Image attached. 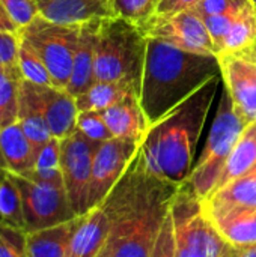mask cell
<instances>
[{
	"mask_svg": "<svg viewBox=\"0 0 256 257\" xmlns=\"http://www.w3.org/2000/svg\"><path fill=\"white\" fill-rule=\"evenodd\" d=\"M113 17L127 20L139 27L148 23L155 14L158 0H109Z\"/></svg>",
	"mask_w": 256,
	"mask_h": 257,
	"instance_id": "30",
	"label": "cell"
},
{
	"mask_svg": "<svg viewBox=\"0 0 256 257\" xmlns=\"http://www.w3.org/2000/svg\"><path fill=\"white\" fill-rule=\"evenodd\" d=\"M21 83L23 75L18 65H0V130L18 120Z\"/></svg>",
	"mask_w": 256,
	"mask_h": 257,
	"instance_id": "25",
	"label": "cell"
},
{
	"mask_svg": "<svg viewBox=\"0 0 256 257\" xmlns=\"http://www.w3.org/2000/svg\"><path fill=\"white\" fill-rule=\"evenodd\" d=\"M30 143L33 145L36 154L38 151L53 137L47 120L38 105L33 84L23 80L20 89V104H18V120H17Z\"/></svg>",
	"mask_w": 256,
	"mask_h": 257,
	"instance_id": "21",
	"label": "cell"
},
{
	"mask_svg": "<svg viewBox=\"0 0 256 257\" xmlns=\"http://www.w3.org/2000/svg\"><path fill=\"white\" fill-rule=\"evenodd\" d=\"M250 3L253 5V8H255V12H256V0H250Z\"/></svg>",
	"mask_w": 256,
	"mask_h": 257,
	"instance_id": "44",
	"label": "cell"
},
{
	"mask_svg": "<svg viewBox=\"0 0 256 257\" xmlns=\"http://www.w3.org/2000/svg\"><path fill=\"white\" fill-rule=\"evenodd\" d=\"M98 26H100V20L88 21L80 26L78 42H77V48L74 54V62H72V71H71L69 81L65 87L74 98L86 92L95 83L94 63H95V45H97Z\"/></svg>",
	"mask_w": 256,
	"mask_h": 257,
	"instance_id": "17",
	"label": "cell"
},
{
	"mask_svg": "<svg viewBox=\"0 0 256 257\" xmlns=\"http://www.w3.org/2000/svg\"><path fill=\"white\" fill-rule=\"evenodd\" d=\"M223 87L228 90L235 113L249 125L256 122V66L235 54H219Z\"/></svg>",
	"mask_w": 256,
	"mask_h": 257,
	"instance_id": "12",
	"label": "cell"
},
{
	"mask_svg": "<svg viewBox=\"0 0 256 257\" xmlns=\"http://www.w3.org/2000/svg\"><path fill=\"white\" fill-rule=\"evenodd\" d=\"M207 217L228 244L246 245L256 242V211H226L207 214Z\"/></svg>",
	"mask_w": 256,
	"mask_h": 257,
	"instance_id": "22",
	"label": "cell"
},
{
	"mask_svg": "<svg viewBox=\"0 0 256 257\" xmlns=\"http://www.w3.org/2000/svg\"><path fill=\"white\" fill-rule=\"evenodd\" d=\"M220 75L216 54H201L146 36L140 105L149 126Z\"/></svg>",
	"mask_w": 256,
	"mask_h": 257,
	"instance_id": "2",
	"label": "cell"
},
{
	"mask_svg": "<svg viewBox=\"0 0 256 257\" xmlns=\"http://www.w3.org/2000/svg\"><path fill=\"white\" fill-rule=\"evenodd\" d=\"M205 214L256 211V169L231 181L202 200Z\"/></svg>",
	"mask_w": 256,
	"mask_h": 257,
	"instance_id": "18",
	"label": "cell"
},
{
	"mask_svg": "<svg viewBox=\"0 0 256 257\" xmlns=\"http://www.w3.org/2000/svg\"><path fill=\"white\" fill-rule=\"evenodd\" d=\"M253 42H256V12L253 5L249 2L237 12L222 41L217 56L235 54L240 50L252 45Z\"/></svg>",
	"mask_w": 256,
	"mask_h": 257,
	"instance_id": "24",
	"label": "cell"
},
{
	"mask_svg": "<svg viewBox=\"0 0 256 257\" xmlns=\"http://www.w3.org/2000/svg\"><path fill=\"white\" fill-rule=\"evenodd\" d=\"M256 169V122L249 123L232 149L216 190ZM214 190V191H216ZM213 191V193H214ZM211 193V194H213Z\"/></svg>",
	"mask_w": 256,
	"mask_h": 257,
	"instance_id": "23",
	"label": "cell"
},
{
	"mask_svg": "<svg viewBox=\"0 0 256 257\" xmlns=\"http://www.w3.org/2000/svg\"><path fill=\"white\" fill-rule=\"evenodd\" d=\"M240 8L241 6L235 5L232 0H201L192 11L201 18H204L228 12H237Z\"/></svg>",
	"mask_w": 256,
	"mask_h": 257,
	"instance_id": "37",
	"label": "cell"
},
{
	"mask_svg": "<svg viewBox=\"0 0 256 257\" xmlns=\"http://www.w3.org/2000/svg\"><path fill=\"white\" fill-rule=\"evenodd\" d=\"M0 155L6 173L26 175L33 170L36 151L18 122L0 130Z\"/></svg>",
	"mask_w": 256,
	"mask_h": 257,
	"instance_id": "19",
	"label": "cell"
},
{
	"mask_svg": "<svg viewBox=\"0 0 256 257\" xmlns=\"http://www.w3.org/2000/svg\"><path fill=\"white\" fill-rule=\"evenodd\" d=\"M80 215L75 218L41 229L36 232H26V250L29 257H66L72 233L78 224Z\"/></svg>",
	"mask_w": 256,
	"mask_h": 257,
	"instance_id": "20",
	"label": "cell"
},
{
	"mask_svg": "<svg viewBox=\"0 0 256 257\" xmlns=\"http://www.w3.org/2000/svg\"><path fill=\"white\" fill-rule=\"evenodd\" d=\"M201 0H158L157 14L158 15H170L184 11H192Z\"/></svg>",
	"mask_w": 256,
	"mask_h": 257,
	"instance_id": "38",
	"label": "cell"
},
{
	"mask_svg": "<svg viewBox=\"0 0 256 257\" xmlns=\"http://www.w3.org/2000/svg\"><path fill=\"white\" fill-rule=\"evenodd\" d=\"M101 113L113 137L134 140L142 145L148 133L149 122L137 95L127 93L124 98Z\"/></svg>",
	"mask_w": 256,
	"mask_h": 257,
	"instance_id": "15",
	"label": "cell"
},
{
	"mask_svg": "<svg viewBox=\"0 0 256 257\" xmlns=\"http://www.w3.org/2000/svg\"><path fill=\"white\" fill-rule=\"evenodd\" d=\"M33 90L51 136L62 140L72 134L78 116L75 98L66 89L56 86L33 84Z\"/></svg>",
	"mask_w": 256,
	"mask_h": 257,
	"instance_id": "13",
	"label": "cell"
},
{
	"mask_svg": "<svg viewBox=\"0 0 256 257\" xmlns=\"http://www.w3.org/2000/svg\"><path fill=\"white\" fill-rule=\"evenodd\" d=\"M23 176H32L39 181L63 185V178L60 170V139L51 137L38 151L33 170Z\"/></svg>",
	"mask_w": 256,
	"mask_h": 257,
	"instance_id": "27",
	"label": "cell"
},
{
	"mask_svg": "<svg viewBox=\"0 0 256 257\" xmlns=\"http://www.w3.org/2000/svg\"><path fill=\"white\" fill-rule=\"evenodd\" d=\"M39 15L45 20L63 24L80 26L88 21L113 17L109 0H36Z\"/></svg>",
	"mask_w": 256,
	"mask_h": 257,
	"instance_id": "14",
	"label": "cell"
},
{
	"mask_svg": "<svg viewBox=\"0 0 256 257\" xmlns=\"http://www.w3.org/2000/svg\"><path fill=\"white\" fill-rule=\"evenodd\" d=\"M140 29L146 36L161 39L178 48L201 54H216L211 35L204 20L193 11L170 15L155 14Z\"/></svg>",
	"mask_w": 256,
	"mask_h": 257,
	"instance_id": "11",
	"label": "cell"
},
{
	"mask_svg": "<svg viewBox=\"0 0 256 257\" xmlns=\"http://www.w3.org/2000/svg\"><path fill=\"white\" fill-rule=\"evenodd\" d=\"M5 6L6 12L15 23V26L20 29L30 24L38 15V2L36 0H0Z\"/></svg>",
	"mask_w": 256,
	"mask_h": 257,
	"instance_id": "33",
	"label": "cell"
},
{
	"mask_svg": "<svg viewBox=\"0 0 256 257\" xmlns=\"http://www.w3.org/2000/svg\"><path fill=\"white\" fill-rule=\"evenodd\" d=\"M146 60V35L127 20H100L95 45V81L116 83L140 98Z\"/></svg>",
	"mask_w": 256,
	"mask_h": 257,
	"instance_id": "4",
	"label": "cell"
},
{
	"mask_svg": "<svg viewBox=\"0 0 256 257\" xmlns=\"http://www.w3.org/2000/svg\"><path fill=\"white\" fill-rule=\"evenodd\" d=\"M222 75L211 78L184 102L148 128L140 145L148 169L170 182L183 184L193 170V157Z\"/></svg>",
	"mask_w": 256,
	"mask_h": 257,
	"instance_id": "3",
	"label": "cell"
},
{
	"mask_svg": "<svg viewBox=\"0 0 256 257\" xmlns=\"http://www.w3.org/2000/svg\"><path fill=\"white\" fill-rule=\"evenodd\" d=\"M152 257H178L177 253V242H175V232H174V220H172V214L169 211L158 238L155 241L154 245V251Z\"/></svg>",
	"mask_w": 256,
	"mask_h": 257,
	"instance_id": "34",
	"label": "cell"
},
{
	"mask_svg": "<svg viewBox=\"0 0 256 257\" xmlns=\"http://www.w3.org/2000/svg\"><path fill=\"white\" fill-rule=\"evenodd\" d=\"M232 2H234L235 5H238V6H244V5L249 3L250 0H232Z\"/></svg>",
	"mask_w": 256,
	"mask_h": 257,
	"instance_id": "43",
	"label": "cell"
},
{
	"mask_svg": "<svg viewBox=\"0 0 256 257\" xmlns=\"http://www.w3.org/2000/svg\"><path fill=\"white\" fill-rule=\"evenodd\" d=\"M75 130H78L88 139L100 143L113 139L101 111H78Z\"/></svg>",
	"mask_w": 256,
	"mask_h": 257,
	"instance_id": "31",
	"label": "cell"
},
{
	"mask_svg": "<svg viewBox=\"0 0 256 257\" xmlns=\"http://www.w3.org/2000/svg\"><path fill=\"white\" fill-rule=\"evenodd\" d=\"M80 26L56 24L38 15L18 30L20 38L27 41L45 63L56 87L65 89L69 81Z\"/></svg>",
	"mask_w": 256,
	"mask_h": 257,
	"instance_id": "7",
	"label": "cell"
},
{
	"mask_svg": "<svg viewBox=\"0 0 256 257\" xmlns=\"http://www.w3.org/2000/svg\"><path fill=\"white\" fill-rule=\"evenodd\" d=\"M127 93H133L121 84L95 81L86 92L75 96V105L78 111H104L112 107Z\"/></svg>",
	"mask_w": 256,
	"mask_h": 257,
	"instance_id": "26",
	"label": "cell"
},
{
	"mask_svg": "<svg viewBox=\"0 0 256 257\" xmlns=\"http://www.w3.org/2000/svg\"><path fill=\"white\" fill-rule=\"evenodd\" d=\"M170 214L178 257H219L228 244L204 212L202 200L183 182L174 197Z\"/></svg>",
	"mask_w": 256,
	"mask_h": 257,
	"instance_id": "6",
	"label": "cell"
},
{
	"mask_svg": "<svg viewBox=\"0 0 256 257\" xmlns=\"http://www.w3.org/2000/svg\"><path fill=\"white\" fill-rule=\"evenodd\" d=\"M219 257H237V251H235V247L231 245V244H226L222 254Z\"/></svg>",
	"mask_w": 256,
	"mask_h": 257,
	"instance_id": "42",
	"label": "cell"
},
{
	"mask_svg": "<svg viewBox=\"0 0 256 257\" xmlns=\"http://www.w3.org/2000/svg\"><path fill=\"white\" fill-rule=\"evenodd\" d=\"M180 185L154 175L139 148L118 184L98 205L110 220V232L97 257H152Z\"/></svg>",
	"mask_w": 256,
	"mask_h": 257,
	"instance_id": "1",
	"label": "cell"
},
{
	"mask_svg": "<svg viewBox=\"0 0 256 257\" xmlns=\"http://www.w3.org/2000/svg\"><path fill=\"white\" fill-rule=\"evenodd\" d=\"M139 148L140 143L134 140L116 137L106 140L98 146L88 191V211L103 203L130 166Z\"/></svg>",
	"mask_w": 256,
	"mask_h": 257,
	"instance_id": "10",
	"label": "cell"
},
{
	"mask_svg": "<svg viewBox=\"0 0 256 257\" xmlns=\"http://www.w3.org/2000/svg\"><path fill=\"white\" fill-rule=\"evenodd\" d=\"M237 257H256V242L246 245H234Z\"/></svg>",
	"mask_w": 256,
	"mask_h": 257,
	"instance_id": "41",
	"label": "cell"
},
{
	"mask_svg": "<svg viewBox=\"0 0 256 257\" xmlns=\"http://www.w3.org/2000/svg\"><path fill=\"white\" fill-rule=\"evenodd\" d=\"M0 221L26 232L21 194L14 179L6 172L0 176Z\"/></svg>",
	"mask_w": 256,
	"mask_h": 257,
	"instance_id": "28",
	"label": "cell"
},
{
	"mask_svg": "<svg viewBox=\"0 0 256 257\" xmlns=\"http://www.w3.org/2000/svg\"><path fill=\"white\" fill-rule=\"evenodd\" d=\"M0 257H29L24 230L0 221Z\"/></svg>",
	"mask_w": 256,
	"mask_h": 257,
	"instance_id": "32",
	"label": "cell"
},
{
	"mask_svg": "<svg viewBox=\"0 0 256 257\" xmlns=\"http://www.w3.org/2000/svg\"><path fill=\"white\" fill-rule=\"evenodd\" d=\"M246 126L235 113L228 90L223 87L205 148L189 179L184 181L201 200L208 199L216 190L228 158Z\"/></svg>",
	"mask_w": 256,
	"mask_h": 257,
	"instance_id": "5",
	"label": "cell"
},
{
	"mask_svg": "<svg viewBox=\"0 0 256 257\" xmlns=\"http://www.w3.org/2000/svg\"><path fill=\"white\" fill-rule=\"evenodd\" d=\"M0 32H15V33L18 32V27L15 26V23L6 12L2 2H0Z\"/></svg>",
	"mask_w": 256,
	"mask_h": 257,
	"instance_id": "39",
	"label": "cell"
},
{
	"mask_svg": "<svg viewBox=\"0 0 256 257\" xmlns=\"http://www.w3.org/2000/svg\"><path fill=\"white\" fill-rule=\"evenodd\" d=\"M240 11V9H238ZM237 11V12H238ZM237 12H228V14H220V15H213V17H204V24L205 27L208 29L210 35H211V39H213V44H214V51H216V56L219 53V48L222 45V41L231 26V23L234 21Z\"/></svg>",
	"mask_w": 256,
	"mask_h": 257,
	"instance_id": "35",
	"label": "cell"
},
{
	"mask_svg": "<svg viewBox=\"0 0 256 257\" xmlns=\"http://www.w3.org/2000/svg\"><path fill=\"white\" fill-rule=\"evenodd\" d=\"M101 143L88 139L78 130L60 140V170L63 185L77 215L88 212V191L92 176V164L95 152Z\"/></svg>",
	"mask_w": 256,
	"mask_h": 257,
	"instance_id": "9",
	"label": "cell"
},
{
	"mask_svg": "<svg viewBox=\"0 0 256 257\" xmlns=\"http://www.w3.org/2000/svg\"><path fill=\"white\" fill-rule=\"evenodd\" d=\"M18 69L23 75V80L30 81L33 84H45V86H54L51 75L36 53V50L23 38H20V50H18V59H17Z\"/></svg>",
	"mask_w": 256,
	"mask_h": 257,
	"instance_id": "29",
	"label": "cell"
},
{
	"mask_svg": "<svg viewBox=\"0 0 256 257\" xmlns=\"http://www.w3.org/2000/svg\"><path fill=\"white\" fill-rule=\"evenodd\" d=\"M110 232V220L101 206L80 215L66 257H97Z\"/></svg>",
	"mask_w": 256,
	"mask_h": 257,
	"instance_id": "16",
	"label": "cell"
},
{
	"mask_svg": "<svg viewBox=\"0 0 256 257\" xmlns=\"http://www.w3.org/2000/svg\"><path fill=\"white\" fill-rule=\"evenodd\" d=\"M20 50L18 32H0V65L14 66L17 65Z\"/></svg>",
	"mask_w": 256,
	"mask_h": 257,
	"instance_id": "36",
	"label": "cell"
},
{
	"mask_svg": "<svg viewBox=\"0 0 256 257\" xmlns=\"http://www.w3.org/2000/svg\"><path fill=\"white\" fill-rule=\"evenodd\" d=\"M20 190L26 232H36L66 223L77 217L65 185L9 173Z\"/></svg>",
	"mask_w": 256,
	"mask_h": 257,
	"instance_id": "8",
	"label": "cell"
},
{
	"mask_svg": "<svg viewBox=\"0 0 256 257\" xmlns=\"http://www.w3.org/2000/svg\"><path fill=\"white\" fill-rule=\"evenodd\" d=\"M235 56L243 57V59L252 62L256 66V42H253L252 45H249V47H246V48H243V50H240L238 53H235Z\"/></svg>",
	"mask_w": 256,
	"mask_h": 257,
	"instance_id": "40",
	"label": "cell"
}]
</instances>
